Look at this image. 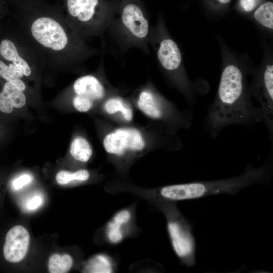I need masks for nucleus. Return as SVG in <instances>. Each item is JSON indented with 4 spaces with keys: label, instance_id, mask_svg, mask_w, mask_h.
Listing matches in <instances>:
<instances>
[{
    "label": "nucleus",
    "instance_id": "nucleus-25",
    "mask_svg": "<svg viewBox=\"0 0 273 273\" xmlns=\"http://www.w3.org/2000/svg\"><path fill=\"white\" fill-rule=\"evenodd\" d=\"M43 203L42 197L36 195L31 197L27 202L26 207L29 211L35 210L38 209Z\"/></svg>",
    "mask_w": 273,
    "mask_h": 273
},
{
    "label": "nucleus",
    "instance_id": "nucleus-3",
    "mask_svg": "<svg viewBox=\"0 0 273 273\" xmlns=\"http://www.w3.org/2000/svg\"><path fill=\"white\" fill-rule=\"evenodd\" d=\"M272 171V160L270 157L259 167L254 168L248 164L244 172L237 176L217 180L166 185L158 188L155 195L161 202H170L222 194L234 195L249 186L268 183L271 178Z\"/></svg>",
    "mask_w": 273,
    "mask_h": 273
},
{
    "label": "nucleus",
    "instance_id": "nucleus-15",
    "mask_svg": "<svg viewBox=\"0 0 273 273\" xmlns=\"http://www.w3.org/2000/svg\"><path fill=\"white\" fill-rule=\"evenodd\" d=\"M25 76L13 64L0 58V78L12 83L21 90L25 92L26 86L22 79Z\"/></svg>",
    "mask_w": 273,
    "mask_h": 273
},
{
    "label": "nucleus",
    "instance_id": "nucleus-22",
    "mask_svg": "<svg viewBox=\"0 0 273 273\" xmlns=\"http://www.w3.org/2000/svg\"><path fill=\"white\" fill-rule=\"evenodd\" d=\"M72 101L75 108L81 112L88 111L93 107L94 102L90 98L76 94H74Z\"/></svg>",
    "mask_w": 273,
    "mask_h": 273
},
{
    "label": "nucleus",
    "instance_id": "nucleus-4",
    "mask_svg": "<svg viewBox=\"0 0 273 273\" xmlns=\"http://www.w3.org/2000/svg\"><path fill=\"white\" fill-rule=\"evenodd\" d=\"M0 58L13 64L26 77L46 67L15 22L13 24L0 22Z\"/></svg>",
    "mask_w": 273,
    "mask_h": 273
},
{
    "label": "nucleus",
    "instance_id": "nucleus-21",
    "mask_svg": "<svg viewBox=\"0 0 273 273\" xmlns=\"http://www.w3.org/2000/svg\"><path fill=\"white\" fill-rule=\"evenodd\" d=\"M89 177V173L86 170H80L73 173L62 171L57 173L56 180L60 184H66L72 181H85Z\"/></svg>",
    "mask_w": 273,
    "mask_h": 273
},
{
    "label": "nucleus",
    "instance_id": "nucleus-11",
    "mask_svg": "<svg viewBox=\"0 0 273 273\" xmlns=\"http://www.w3.org/2000/svg\"><path fill=\"white\" fill-rule=\"evenodd\" d=\"M72 88L74 94L87 97L93 101L102 99L105 94L102 83L93 75L82 76L77 79Z\"/></svg>",
    "mask_w": 273,
    "mask_h": 273
},
{
    "label": "nucleus",
    "instance_id": "nucleus-19",
    "mask_svg": "<svg viewBox=\"0 0 273 273\" xmlns=\"http://www.w3.org/2000/svg\"><path fill=\"white\" fill-rule=\"evenodd\" d=\"M72 265L73 259L69 255L54 254L49 259L48 268L51 273H65L71 268Z\"/></svg>",
    "mask_w": 273,
    "mask_h": 273
},
{
    "label": "nucleus",
    "instance_id": "nucleus-16",
    "mask_svg": "<svg viewBox=\"0 0 273 273\" xmlns=\"http://www.w3.org/2000/svg\"><path fill=\"white\" fill-rule=\"evenodd\" d=\"M85 270L88 272L110 273L114 271V265L108 255L100 254L93 256L88 261Z\"/></svg>",
    "mask_w": 273,
    "mask_h": 273
},
{
    "label": "nucleus",
    "instance_id": "nucleus-26",
    "mask_svg": "<svg viewBox=\"0 0 273 273\" xmlns=\"http://www.w3.org/2000/svg\"><path fill=\"white\" fill-rule=\"evenodd\" d=\"M231 0H208L209 3L215 8H222L226 6Z\"/></svg>",
    "mask_w": 273,
    "mask_h": 273
},
{
    "label": "nucleus",
    "instance_id": "nucleus-13",
    "mask_svg": "<svg viewBox=\"0 0 273 273\" xmlns=\"http://www.w3.org/2000/svg\"><path fill=\"white\" fill-rule=\"evenodd\" d=\"M26 102L24 92L11 82L6 81L0 92V111L5 113L12 112L13 107L20 108Z\"/></svg>",
    "mask_w": 273,
    "mask_h": 273
},
{
    "label": "nucleus",
    "instance_id": "nucleus-17",
    "mask_svg": "<svg viewBox=\"0 0 273 273\" xmlns=\"http://www.w3.org/2000/svg\"><path fill=\"white\" fill-rule=\"evenodd\" d=\"M70 152L77 160L86 162L92 154L91 146L88 141L82 137H77L72 142Z\"/></svg>",
    "mask_w": 273,
    "mask_h": 273
},
{
    "label": "nucleus",
    "instance_id": "nucleus-7",
    "mask_svg": "<svg viewBox=\"0 0 273 273\" xmlns=\"http://www.w3.org/2000/svg\"><path fill=\"white\" fill-rule=\"evenodd\" d=\"M251 93L260 105L262 122L268 132L270 140L273 138V66L268 65L258 76L251 88Z\"/></svg>",
    "mask_w": 273,
    "mask_h": 273
},
{
    "label": "nucleus",
    "instance_id": "nucleus-10",
    "mask_svg": "<svg viewBox=\"0 0 273 273\" xmlns=\"http://www.w3.org/2000/svg\"><path fill=\"white\" fill-rule=\"evenodd\" d=\"M29 234L26 228L17 225L7 232L3 248L5 259L11 263H17L25 256L29 244Z\"/></svg>",
    "mask_w": 273,
    "mask_h": 273
},
{
    "label": "nucleus",
    "instance_id": "nucleus-23",
    "mask_svg": "<svg viewBox=\"0 0 273 273\" xmlns=\"http://www.w3.org/2000/svg\"><path fill=\"white\" fill-rule=\"evenodd\" d=\"M263 0H239L238 7L243 11L250 12L255 9Z\"/></svg>",
    "mask_w": 273,
    "mask_h": 273
},
{
    "label": "nucleus",
    "instance_id": "nucleus-27",
    "mask_svg": "<svg viewBox=\"0 0 273 273\" xmlns=\"http://www.w3.org/2000/svg\"><path fill=\"white\" fill-rule=\"evenodd\" d=\"M5 11L3 9V6L2 5L1 1H0V19L2 18L4 14H5Z\"/></svg>",
    "mask_w": 273,
    "mask_h": 273
},
{
    "label": "nucleus",
    "instance_id": "nucleus-2",
    "mask_svg": "<svg viewBox=\"0 0 273 273\" xmlns=\"http://www.w3.org/2000/svg\"><path fill=\"white\" fill-rule=\"evenodd\" d=\"M261 122V109L252 102L244 74L236 66L228 65L222 72L216 96L208 107L205 130L215 140L229 126L250 127Z\"/></svg>",
    "mask_w": 273,
    "mask_h": 273
},
{
    "label": "nucleus",
    "instance_id": "nucleus-5",
    "mask_svg": "<svg viewBox=\"0 0 273 273\" xmlns=\"http://www.w3.org/2000/svg\"><path fill=\"white\" fill-rule=\"evenodd\" d=\"M115 6L106 0H66V20L83 39L100 32Z\"/></svg>",
    "mask_w": 273,
    "mask_h": 273
},
{
    "label": "nucleus",
    "instance_id": "nucleus-14",
    "mask_svg": "<svg viewBox=\"0 0 273 273\" xmlns=\"http://www.w3.org/2000/svg\"><path fill=\"white\" fill-rule=\"evenodd\" d=\"M131 217L128 209L120 210L113 216L106 228V237L110 243H119L124 239V227L130 221Z\"/></svg>",
    "mask_w": 273,
    "mask_h": 273
},
{
    "label": "nucleus",
    "instance_id": "nucleus-8",
    "mask_svg": "<svg viewBox=\"0 0 273 273\" xmlns=\"http://www.w3.org/2000/svg\"><path fill=\"white\" fill-rule=\"evenodd\" d=\"M103 144L108 153L116 156L141 151L146 146L141 133L132 128H119L108 133L103 139Z\"/></svg>",
    "mask_w": 273,
    "mask_h": 273
},
{
    "label": "nucleus",
    "instance_id": "nucleus-1",
    "mask_svg": "<svg viewBox=\"0 0 273 273\" xmlns=\"http://www.w3.org/2000/svg\"><path fill=\"white\" fill-rule=\"evenodd\" d=\"M15 23L39 55L46 67L72 68L92 54L84 40L65 17L51 11L21 13Z\"/></svg>",
    "mask_w": 273,
    "mask_h": 273
},
{
    "label": "nucleus",
    "instance_id": "nucleus-12",
    "mask_svg": "<svg viewBox=\"0 0 273 273\" xmlns=\"http://www.w3.org/2000/svg\"><path fill=\"white\" fill-rule=\"evenodd\" d=\"M157 57L162 66L166 70L171 71L178 69L182 60L180 49L170 39H165L160 42Z\"/></svg>",
    "mask_w": 273,
    "mask_h": 273
},
{
    "label": "nucleus",
    "instance_id": "nucleus-6",
    "mask_svg": "<svg viewBox=\"0 0 273 273\" xmlns=\"http://www.w3.org/2000/svg\"><path fill=\"white\" fill-rule=\"evenodd\" d=\"M161 202V209L166 218L169 239L175 254L186 266H195L196 241L192 226L178 210L174 202Z\"/></svg>",
    "mask_w": 273,
    "mask_h": 273
},
{
    "label": "nucleus",
    "instance_id": "nucleus-9",
    "mask_svg": "<svg viewBox=\"0 0 273 273\" xmlns=\"http://www.w3.org/2000/svg\"><path fill=\"white\" fill-rule=\"evenodd\" d=\"M119 10L122 23L130 33L139 39L146 38L149 33V23L136 1L123 0Z\"/></svg>",
    "mask_w": 273,
    "mask_h": 273
},
{
    "label": "nucleus",
    "instance_id": "nucleus-18",
    "mask_svg": "<svg viewBox=\"0 0 273 273\" xmlns=\"http://www.w3.org/2000/svg\"><path fill=\"white\" fill-rule=\"evenodd\" d=\"M105 111L110 115L120 112L123 118L127 121H130L133 118V111L120 98L113 97L107 100L104 104Z\"/></svg>",
    "mask_w": 273,
    "mask_h": 273
},
{
    "label": "nucleus",
    "instance_id": "nucleus-20",
    "mask_svg": "<svg viewBox=\"0 0 273 273\" xmlns=\"http://www.w3.org/2000/svg\"><path fill=\"white\" fill-rule=\"evenodd\" d=\"M256 20L262 25L273 28V3L267 1L260 4L254 12Z\"/></svg>",
    "mask_w": 273,
    "mask_h": 273
},
{
    "label": "nucleus",
    "instance_id": "nucleus-24",
    "mask_svg": "<svg viewBox=\"0 0 273 273\" xmlns=\"http://www.w3.org/2000/svg\"><path fill=\"white\" fill-rule=\"evenodd\" d=\"M32 179V176L29 174H24L21 175L13 181V187L15 190H19L30 183Z\"/></svg>",
    "mask_w": 273,
    "mask_h": 273
}]
</instances>
